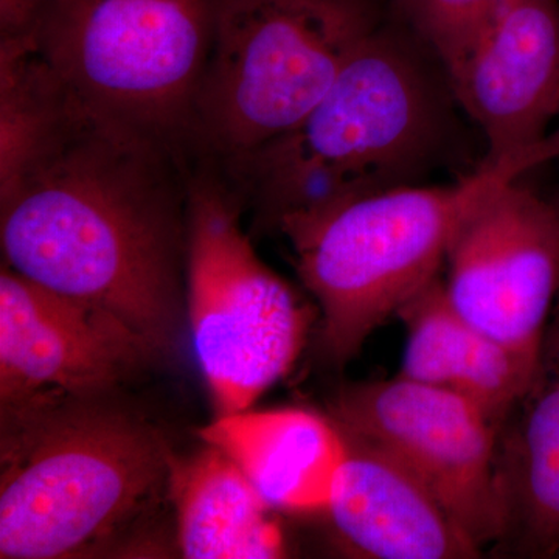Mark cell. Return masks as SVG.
Returning <instances> with one entry per match:
<instances>
[{
    "label": "cell",
    "instance_id": "7c38bea8",
    "mask_svg": "<svg viewBox=\"0 0 559 559\" xmlns=\"http://www.w3.org/2000/svg\"><path fill=\"white\" fill-rule=\"evenodd\" d=\"M345 436L348 455L325 513L349 551L371 559L480 557L411 469L377 444Z\"/></svg>",
    "mask_w": 559,
    "mask_h": 559
},
{
    "label": "cell",
    "instance_id": "8fae6325",
    "mask_svg": "<svg viewBox=\"0 0 559 559\" xmlns=\"http://www.w3.org/2000/svg\"><path fill=\"white\" fill-rule=\"evenodd\" d=\"M450 75L481 162L543 148L559 116V0H507Z\"/></svg>",
    "mask_w": 559,
    "mask_h": 559
},
{
    "label": "cell",
    "instance_id": "ba28073f",
    "mask_svg": "<svg viewBox=\"0 0 559 559\" xmlns=\"http://www.w3.org/2000/svg\"><path fill=\"white\" fill-rule=\"evenodd\" d=\"M330 417L411 469L477 549L502 540L496 426L469 401L396 374L344 385Z\"/></svg>",
    "mask_w": 559,
    "mask_h": 559
},
{
    "label": "cell",
    "instance_id": "8992f818",
    "mask_svg": "<svg viewBox=\"0 0 559 559\" xmlns=\"http://www.w3.org/2000/svg\"><path fill=\"white\" fill-rule=\"evenodd\" d=\"M219 0H51L33 46L84 108L190 148Z\"/></svg>",
    "mask_w": 559,
    "mask_h": 559
},
{
    "label": "cell",
    "instance_id": "e0dca14e",
    "mask_svg": "<svg viewBox=\"0 0 559 559\" xmlns=\"http://www.w3.org/2000/svg\"><path fill=\"white\" fill-rule=\"evenodd\" d=\"M507 0H385V16L414 33L452 68Z\"/></svg>",
    "mask_w": 559,
    "mask_h": 559
},
{
    "label": "cell",
    "instance_id": "9a60e30c",
    "mask_svg": "<svg viewBox=\"0 0 559 559\" xmlns=\"http://www.w3.org/2000/svg\"><path fill=\"white\" fill-rule=\"evenodd\" d=\"M396 318L407 330L400 377L469 401L498 428L524 392L535 362L463 318L441 277Z\"/></svg>",
    "mask_w": 559,
    "mask_h": 559
},
{
    "label": "cell",
    "instance_id": "2e32d148",
    "mask_svg": "<svg viewBox=\"0 0 559 559\" xmlns=\"http://www.w3.org/2000/svg\"><path fill=\"white\" fill-rule=\"evenodd\" d=\"M165 485L183 558L285 557V536L270 503L223 451L207 444L189 457L171 454Z\"/></svg>",
    "mask_w": 559,
    "mask_h": 559
},
{
    "label": "cell",
    "instance_id": "277c9868",
    "mask_svg": "<svg viewBox=\"0 0 559 559\" xmlns=\"http://www.w3.org/2000/svg\"><path fill=\"white\" fill-rule=\"evenodd\" d=\"M0 407L2 559L81 557L167 484L171 454L159 430L103 395Z\"/></svg>",
    "mask_w": 559,
    "mask_h": 559
},
{
    "label": "cell",
    "instance_id": "5b68a950",
    "mask_svg": "<svg viewBox=\"0 0 559 559\" xmlns=\"http://www.w3.org/2000/svg\"><path fill=\"white\" fill-rule=\"evenodd\" d=\"M384 17L352 0H219L191 119L194 156L229 167L293 130Z\"/></svg>",
    "mask_w": 559,
    "mask_h": 559
},
{
    "label": "cell",
    "instance_id": "30bf717a",
    "mask_svg": "<svg viewBox=\"0 0 559 559\" xmlns=\"http://www.w3.org/2000/svg\"><path fill=\"white\" fill-rule=\"evenodd\" d=\"M148 349L100 312L22 277L0 274V404L35 396H102Z\"/></svg>",
    "mask_w": 559,
    "mask_h": 559
},
{
    "label": "cell",
    "instance_id": "d6986e66",
    "mask_svg": "<svg viewBox=\"0 0 559 559\" xmlns=\"http://www.w3.org/2000/svg\"><path fill=\"white\" fill-rule=\"evenodd\" d=\"M352 2L362 3V5L380 7V9H385V0H352Z\"/></svg>",
    "mask_w": 559,
    "mask_h": 559
},
{
    "label": "cell",
    "instance_id": "4fadbf2b",
    "mask_svg": "<svg viewBox=\"0 0 559 559\" xmlns=\"http://www.w3.org/2000/svg\"><path fill=\"white\" fill-rule=\"evenodd\" d=\"M496 481L506 521L499 546L559 554V296L527 385L496 428Z\"/></svg>",
    "mask_w": 559,
    "mask_h": 559
},
{
    "label": "cell",
    "instance_id": "3957f363",
    "mask_svg": "<svg viewBox=\"0 0 559 559\" xmlns=\"http://www.w3.org/2000/svg\"><path fill=\"white\" fill-rule=\"evenodd\" d=\"M559 138L481 162L451 183L401 187L289 213L275 224L318 304L319 348L344 366L381 325L440 278L460 224L491 191L558 159Z\"/></svg>",
    "mask_w": 559,
    "mask_h": 559
},
{
    "label": "cell",
    "instance_id": "7a4b0ae2",
    "mask_svg": "<svg viewBox=\"0 0 559 559\" xmlns=\"http://www.w3.org/2000/svg\"><path fill=\"white\" fill-rule=\"evenodd\" d=\"M463 117L447 64L385 16L297 127L218 168L275 227L289 213L421 186L454 167L468 151Z\"/></svg>",
    "mask_w": 559,
    "mask_h": 559
},
{
    "label": "cell",
    "instance_id": "ffe728a7",
    "mask_svg": "<svg viewBox=\"0 0 559 559\" xmlns=\"http://www.w3.org/2000/svg\"><path fill=\"white\" fill-rule=\"evenodd\" d=\"M558 204H559V202H558Z\"/></svg>",
    "mask_w": 559,
    "mask_h": 559
},
{
    "label": "cell",
    "instance_id": "9c48e42d",
    "mask_svg": "<svg viewBox=\"0 0 559 559\" xmlns=\"http://www.w3.org/2000/svg\"><path fill=\"white\" fill-rule=\"evenodd\" d=\"M521 179L491 191L460 224L443 283L463 318L536 362L559 296V204Z\"/></svg>",
    "mask_w": 559,
    "mask_h": 559
},
{
    "label": "cell",
    "instance_id": "ac0fdd59",
    "mask_svg": "<svg viewBox=\"0 0 559 559\" xmlns=\"http://www.w3.org/2000/svg\"><path fill=\"white\" fill-rule=\"evenodd\" d=\"M51 0H0V38L22 35Z\"/></svg>",
    "mask_w": 559,
    "mask_h": 559
},
{
    "label": "cell",
    "instance_id": "52a82bcc",
    "mask_svg": "<svg viewBox=\"0 0 559 559\" xmlns=\"http://www.w3.org/2000/svg\"><path fill=\"white\" fill-rule=\"evenodd\" d=\"M242 200L215 164L194 156L187 310L191 340L219 415L248 411L300 356L311 310L271 270L241 227Z\"/></svg>",
    "mask_w": 559,
    "mask_h": 559
},
{
    "label": "cell",
    "instance_id": "6da1fadb",
    "mask_svg": "<svg viewBox=\"0 0 559 559\" xmlns=\"http://www.w3.org/2000/svg\"><path fill=\"white\" fill-rule=\"evenodd\" d=\"M193 159L69 94L57 130L0 189L3 264L100 312L151 356L168 352L187 278Z\"/></svg>",
    "mask_w": 559,
    "mask_h": 559
},
{
    "label": "cell",
    "instance_id": "5bb4252c",
    "mask_svg": "<svg viewBox=\"0 0 559 559\" xmlns=\"http://www.w3.org/2000/svg\"><path fill=\"white\" fill-rule=\"evenodd\" d=\"M259 489L271 509L326 511L348 455V439L331 417L300 407L218 415L201 429Z\"/></svg>",
    "mask_w": 559,
    "mask_h": 559
}]
</instances>
